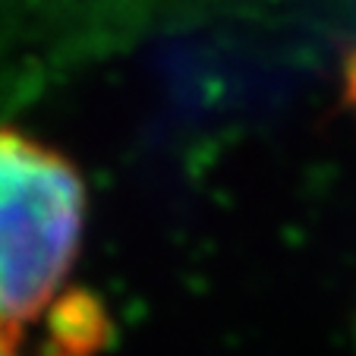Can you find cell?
Instances as JSON below:
<instances>
[{
	"instance_id": "1",
	"label": "cell",
	"mask_w": 356,
	"mask_h": 356,
	"mask_svg": "<svg viewBox=\"0 0 356 356\" xmlns=\"http://www.w3.org/2000/svg\"><path fill=\"white\" fill-rule=\"evenodd\" d=\"M86 224V183L51 145L0 127V347L26 334L67 284Z\"/></svg>"
},
{
	"instance_id": "2",
	"label": "cell",
	"mask_w": 356,
	"mask_h": 356,
	"mask_svg": "<svg viewBox=\"0 0 356 356\" xmlns=\"http://www.w3.org/2000/svg\"><path fill=\"white\" fill-rule=\"evenodd\" d=\"M108 316L88 293L63 296L51 312V334L41 356H95V350L108 341ZM0 356H26L22 347H0Z\"/></svg>"
}]
</instances>
